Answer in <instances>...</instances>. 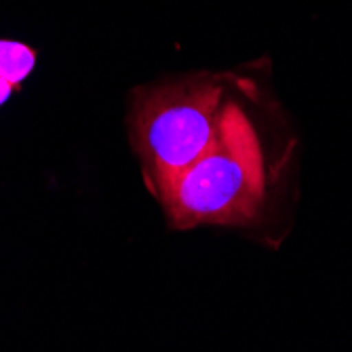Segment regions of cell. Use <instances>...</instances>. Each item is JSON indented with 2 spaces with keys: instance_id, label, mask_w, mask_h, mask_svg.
<instances>
[{
  "instance_id": "cell-4",
  "label": "cell",
  "mask_w": 352,
  "mask_h": 352,
  "mask_svg": "<svg viewBox=\"0 0 352 352\" xmlns=\"http://www.w3.org/2000/svg\"><path fill=\"white\" fill-rule=\"evenodd\" d=\"M13 91H17L9 80H5L3 76H0V106H3L11 95H13Z\"/></svg>"
},
{
  "instance_id": "cell-3",
  "label": "cell",
  "mask_w": 352,
  "mask_h": 352,
  "mask_svg": "<svg viewBox=\"0 0 352 352\" xmlns=\"http://www.w3.org/2000/svg\"><path fill=\"white\" fill-rule=\"evenodd\" d=\"M36 68V49L25 43L0 38V76L9 80L15 89Z\"/></svg>"
},
{
  "instance_id": "cell-2",
  "label": "cell",
  "mask_w": 352,
  "mask_h": 352,
  "mask_svg": "<svg viewBox=\"0 0 352 352\" xmlns=\"http://www.w3.org/2000/svg\"><path fill=\"white\" fill-rule=\"evenodd\" d=\"M219 98V85L199 76L135 89L131 144L146 186L158 201L213 144L221 116Z\"/></svg>"
},
{
  "instance_id": "cell-1",
  "label": "cell",
  "mask_w": 352,
  "mask_h": 352,
  "mask_svg": "<svg viewBox=\"0 0 352 352\" xmlns=\"http://www.w3.org/2000/svg\"><path fill=\"white\" fill-rule=\"evenodd\" d=\"M266 161L260 138L239 104L221 108L209 150L161 201L175 230L249 226L266 203Z\"/></svg>"
}]
</instances>
